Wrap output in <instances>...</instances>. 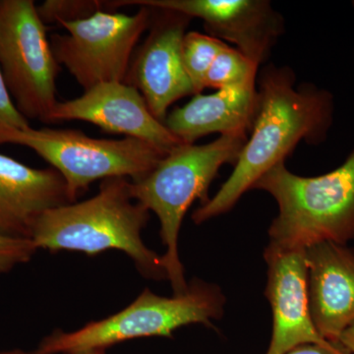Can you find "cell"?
Returning a JSON list of instances; mask_svg holds the SVG:
<instances>
[{
    "instance_id": "6da1fadb",
    "label": "cell",
    "mask_w": 354,
    "mask_h": 354,
    "mask_svg": "<svg viewBox=\"0 0 354 354\" xmlns=\"http://www.w3.org/2000/svg\"><path fill=\"white\" fill-rule=\"evenodd\" d=\"M295 83L290 67L270 64L262 69L250 138L221 189L193 212L195 225L230 212L261 177L285 162L300 142L319 145L327 138L334 97L313 84L297 87Z\"/></svg>"
},
{
    "instance_id": "7a4b0ae2",
    "label": "cell",
    "mask_w": 354,
    "mask_h": 354,
    "mask_svg": "<svg viewBox=\"0 0 354 354\" xmlns=\"http://www.w3.org/2000/svg\"><path fill=\"white\" fill-rule=\"evenodd\" d=\"M149 220L150 211L131 196L129 179L111 177L102 180L94 197L46 211L35 225L31 239L38 250L50 252L76 251L93 256L121 251L142 276L167 281L162 256L142 239Z\"/></svg>"
},
{
    "instance_id": "3957f363",
    "label": "cell",
    "mask_w": 354,
    "mask_h": 354,
    "mask_svg": "<svg viewBox=\"0 0 354 354\" xmlns=\"http://www.w3.org/2000/svg\"><path fill=\"white\" fill-rule=\"evenodd\" d=\"M247 133L221 135L205 144H183L167 153L148 176L130 181L135 201L158 216L165 247L162 256L174 295L187 290L178 252V237L186 212L197 199L208 201L209 184L223 165H235L245 145Z\"/></svg>"
},
{
    "instance_id": "277c9868",
    "label": "cell",
    "mask_w": 354,
    "mask_h": 354,
    "mask_svg": "<svg viewBox=\"0 0 354 354\" xmlns=\"http://www.w3.org/2000/svg\"><path fill=\"white\" fill-rule=\"evenodd\" d=\"M253 189L269 193L278 204V216L269 228L272 245L306 250L354 239V150L344 164L320 176H297L281 162Z\"/></svg>"
},
{
    "instance_id": "5b68a950",
    "label": "cell",
    "mask_w": 354,
    "mask_h": 354,
    "mask_svg": "<svg viewBox=\"0 0 354 354\" xmlns=\"http://www.w3.org/2000/svg\"><path fill=\"white\" fill-rule=\"evenodd\" d=\"M225 298L218 286L193 279L187 290L171 297L145 290L127 308L93 321L74 332L57 330L39 342L36 354H67L85 349H106L141 337H171L191 324L212 326L223 314Z\"/></svg>"
},
{
    "instance_id": "8992f818",
    "label": "cell",
    "mask_w": 354,
    "mask_h": 354,
    "mask_svg": "<svg viewBox=\"0 0 354 354\" xmlns=\"http://www.w3.org/2000/svg\"><path fill=\"white\" fill-rule=\"evenodd\" d=\"M0 144L27 147L43 158L64 177L73 202L91 183L100 179L143 178L169 153L131 137L97 139L79 130L53 128L1 132Z\"/></svg>"
},
{
    "instance_id": "52a82bcc",
    "label": "cell",
    "mask_w": 354,
    "mask_h": 354,
    "mask_svg": "<svg viewBox=\"0 0 354 354\" xmlns=\"http://www.w3.org/2000/svg\"><path fill=\"white\" fill-rule=\"evenodd\" d=\"M0 69L21 114L48 123L59 64L32 0H0Z\"/></svg>"
},
{
    "instance_id": "ba28073f",
    "label": "cell",
    "mask_w": 354,
    "mask_h": 354,
    "mask_svg": "<svg viewBox=\"0 0 354 354\" xmlns=\"http://www.w3.org/2000/svg\"><path fill=\"white\" fill-rule=\"evenodd\" d=\"M152 15L151 7L141 6L134 15L99 11L62 22L68 34L50 37L53 55L85 92L102 83L127 82L133 50L150 28Z\"/></svg>"
},
{
    "instance_id": "9c48e42d",
    "label": "cell",
    "mask_w": 354,
    "mask_h": 354,
    "mask_svg": "<svg viewBox=\"0 0 354 354\" xmlns=\"http://www.w3.org/2000/svg\"><path fill=\"white\" fill-rule=\"evenodd\" d=\"M167 9L199 18L209 36L234 44L260 67L285 32V19L267 0H129L118 6Z\"/></svg>"
},
{
    "instance_id": "30bf717a",
    "label": "cell",
    "mask_w": 354,
    "mask_h": 354,
    "mask_svg": "<svg viewBox=\"0 0 354 354\" xmlns=\"http://www.w3.org/2000/svg\"><path fill=\"white\" fill-rule=\"evenodd\" d=\"M150 32L130 65L127 82L138 88L153 115L164 123L172 104L195 91L184 68L183 43L192 18L153 8Z\"/></svg>"
},
{
    "instance_id": "8fae6325",
    "label": "cell",
    "mask_w": 354,
    "mask_h": 354,
    "mask_svg": "<svg viewBox=\"0 0 354 354\" xmlns=\"http://www.w3.org/2000/svg\"><path fill=\"white\" fill-rule=\"evenodd\" d=\"M66 120L93 123L106 132L143 140L167 153L183 145L153 115L138 88L125 82L100 84L81 97L58 102L48 123Z\"/></svg>"
},
{
    "instance_id": "7c38bea8",
    "label": "cell",
    "mask_w": 354,
    "mask_h": 354,
    "mask_svg": "<svg viewBox=\"0 0 354 354\" xmlns=\"http://www.w3.org/2000/svg\"><path fill=\"white\" fill-rule=\"evenodd\" d=\"M266 295L272 312V341L266 354H286L305 344H332L317 332L310 311L306 250L269 243Z\"/></svg>"
},
{
    "instance_id": "4fadbf2b",
    "label": "cell",
    "mask_w": 354,
    "mask_h": 354,
    "mask_svg": "<svg viewBox=\"0 0 354 354\" xmlns=\"http://www.w3.org/2000/svg\"><path fill=\"white\" fill-rule=\"evenodd\" d=\"M310 311L317 332L337 344L354 323V249L324 242L306 249Z\"/></svg>"
},
{
    "instance_id": "5bb4252c",
    "label": "cell",
    "mask_w": 354,
    "mask_h": 354,
    "mask_svg": "<svg viewBox=\"0 0 354 354\" xmlns=\"http://www.w3.org/2000/svg\"><path fill=\"white\" fill-rule=\"evenodd\" d=\"M71 203L57 169H34L0 153V234L31 239L46 211Z\"/></svg>"
},
{
    "instance_id": "9a60e30c",
    "label": "cell",
    "mask_w": 354,
    "mask_h": 354,
    "mask_svg": "<svg viewBox=\"0 0 354 354\" xmlns=\"http://www.w3.org/2000/svg\"><path fill=\"white\" fill-rule=\"evenodd\" d=\"M258 94L256 84L221 88L212 95H195L183 108L167 114L164 124L183 144L214 133H248L252 127Z\"/></svg>"
},
{
    "instance_id": "2e32d148",
    "label": "cell",
    "mask_w": 354,
    "mask_h": 354,
    "mask_svg": "<svg viewBox=\"0 0 354 354\" xmlns=\"http://www.w3.org/2000/svg\"><path fill=\"white\" fill-rule=\"evenodd\" d=\"M259 66L236 48L225 46L218 53L205 79V88L245 87L256 84Z\"/></svg>"
},
{
    "instance_id": "e0dca14e",
    "label": "cell",
    "mask_w": 354,
    "mask_h": 354,
    "mask_svg": "<svg viewBox=\"0 0 354 354\" xmlns=\"http://www.w3.org/2000/svg\"><path fill=\"white\" fill-rule=\"evenodd\" d=\"M227 44L199 32H186L183 43L184 68L189 77L195 95L205 88V79L218 53Z\"/></svg>"
},
{
    "instance_id": "ac0fdd59",
    "label": "cell",
    "mask_w": 354,
    "mask_h": 354,
    "mask_svg": "<svg viewBox=\"0 0 354 354\" xmlns=\"http://www.w3.org/2000/svg\"><path fill=\"white\" fill-rule=\"evenodd\" d=\"M118 8L116 1H85V0H46L37 6L39 18L46 24L85 19L99 11Z\"/></svg>"
},
{
    "instance_id": "d6986e66",
    "label": "cell",
    "mask_w": 354,
    "mask_h": 354,
    "mask_svg": "<svg viewBox=\"0 0 354 354\" xmlns=\"http://www.w3.org/2000/svg\"><path fill=\"white\" fill-rule=\"evenodd\" d=\"M38 248L32 239H14L0 234V274L32 259Z\"/></svg>"
},
{
    "instance_id": "ffe728a7",
    "label": "cell",
    "mask_w": 354,
    "mask_h": 354,
    "mask_svg": "<svg viewBox=\"0 0 354 354\" xmlns=\"http://www.w3.org/2000/svg\"><path fill=\"white\" fill-rule=\"evenodd\" d=\"M29 127V120L16 108L0 69V133Z\"/></svg>"
},
{
    "instance_id": "44dd1931",
    "label": "cell",
    "mask_w": 354,
    "mask_h": 354,
    "mask_svg": "<svg viewBox=\"0 0 354 354\" xmlns=\"http://www.w3.org/2000/svg\"><path fill=\"white\" fill-rule=\"evenodd\" d=\"M286 354H348L337 344H305Z\"/></svg>"
},
{
    "instance_id": "7402d4cb",
    "label": "cell",
    "mask_w": 354,
    "mask_h": 354,
    "mask_svg": "<svg viewBox=\"0 0 354 354\" xmlns=\"http://www.w3.org/2000/svg\"><path fill=\"white\" fill-rule=\"evenodd\" d=\"M337 344L348 354H354V323L342 333Z\"/></svg>"
},
{
    "instance_id": "603a6c76",
    "label": "cell",
    "mask_w": 354,
    "mask_h": 354,
    "mask_svg": "<svg viewBox=\"0 0 354 354\" xmlns=\"http://www.w3.org/2000/svg\"><path fill=\"white\" fill-rule=\"evenodd\" d=\"M67 354H106V349L94 348V349H85V351H73Z\"/></svg>"
},
{
    "instance_id": "cb8c5ba5",
    "label": "cell",
    "mask_w": 354,
    "mask_h": 354,
    "mask_svg": "<svg viewBox=\"0 0 354 354\" xmlns=\"http://www.w3.org/2000/svg\"><path fill=\"white\" fill-rule=\"evenodd\" d=\"M0 354H36L35 351H25L22 349H12V351H2Z\"/></svg>"
},
{
    "instance_id": "d4e9b609",
    "label": "cell",
    "mask_w": 354,
    "mask_h": 354,
    "mask_svg": "<svg viewBox=\"0 0 354 354\" xmlns=\"http://www.w3.org/2000/svg\"><path fill=\"white\" fill-rule=\"evenodd\" d=\"M353 8H354V1H353Z\"/></svg>"
}]
</instances>
